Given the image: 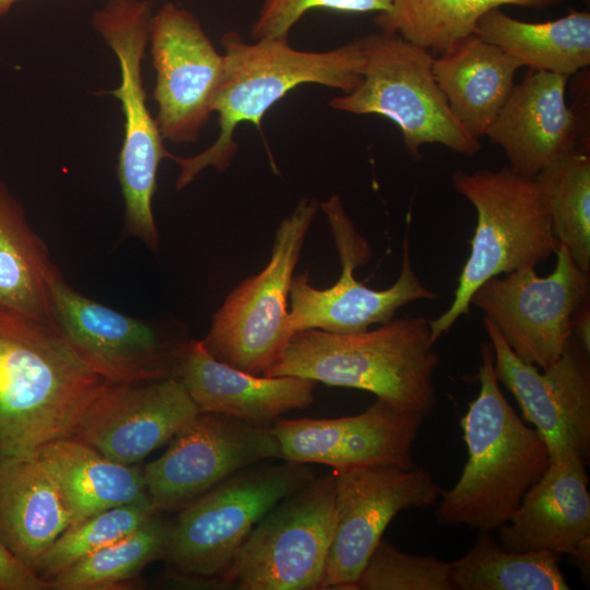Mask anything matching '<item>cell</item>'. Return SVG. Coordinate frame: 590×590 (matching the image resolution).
Returning <instances> with one entry per match:
<instances>
[{"label":"cell","instance_id":"1","mask_svg":"<svg viewBox=\"0 0 590 590\" xmlns=\"http://www.w3.org/2000/svg\"><path fill=\"white\" fill-rule=\"evenodd\" d=\"M105 382L58 331L0 310V464L73 437Z\"/></svg>","mask_w":590,"mask_h":590},{"label":"cell","instance_id":"2","mask_svg":"<svg viewBox=\"0 0 590 590\" xmlns=\"http://www.w3.org/2000/svg\"><path fill=\"white\" fill-rule=\"evenodd\" d=\"M480 390L460 424L468 461L456 484L441 488L435 519L446 527L496 531L543 475L550 455L538 430L505 398L494 373L491 343L481 347Z\"/></svg>","mask_w":590,"mask_h":590},{"label":"cell","instance_id":"3","mask_svg":"<svg viewBox=\"0 0 590 590\" xmlns=\"http://www.w3.org/2000/svg\"><path fill=\"white\" fill-rule=\"evenodd\" d=\"M223 72L213 102L219 115L220 133L202 152L179 157L168 154L179 165L176 189L191 184L205 168L226 170L238 150L235 131L241 122L261 128L264 114L293 88L320 84L353 91L362 80L364 52L361 37L326 51L293 48L288 37L245 42L238 33L226 32L221 38Z\"/></svg>","mask_w":590,"mask_h":590},{"label":"cell","instance_id":"4","mask_svg":"<svg viewBox=\"0 0 590 590\" xmlns=\"http://www.w3.org/2000/svg\"><path fill=\"white\" fill-rule=\"evenodd\" d=\"M429 320L391 319L374 330L295 332L264 376H297L370 392L399 409L429 415L437 405Z\"/></svg>","mask_w":590,"mask_h":590},{"label":"cell","instance_id":"5","mask_svg":"<svg viewBox=\"0 0 590 590\" xmlns=\"http://www.w3.org/2000/svg\"><path fill=\"white\" fill-rule=\"evenodd\" d=\"M451 184L474 206L476 226L453 299L439 317L429 320L435 343L459 317L469 314L470 299L484 282L535 268L559 247L535 178L519 175L507 166L498 170H457Z\"/></svg>","mask_w":590,"mask_h":590},{"label":"cell","instance_id":"6","mask_svg":"<svg viewBox=\"0 0 590 590\" xmlns=\"http://www.w3.org/2000/svg\"><path fill=\"white\" fill-rule=\"evenodd\" d=\"M361 40L362 80L353 91L330 101L333 109L388 118L400 129L405 149L415 161L422 158L425 144H441L465 156L482 149L480 140L451 113L435 80L430 52L384 31Z\"/></svg>","mask_w":590,"mask_h":590},{"label":"cell","instance_id":"7","mask_svg":"<svg viewBox=\"0 0 590 590\" xmlns=\"http://www.w3.org/2000/svg\"><path fill=\"white\" fill-rule=\"evenodd\" d=\"M152 16L151 0H109L93 13L91 24L115 54L120 69V84L110 94L120 102L125 117L117 164L125 202L123 234L157 252L160 239L153 198L158 165L169 152L146 106L142 75Z\"/></svg>","mask_w":590,"mask_h":590},{"label":"cell","instance_id":"8","mask_svg":"<svg viewBox=\"0 0 590 590\" xmlns=\"http://www.w3.org/2000/svg\"><path fill=\"white\" fill-rule=\"evenodd\" d=\"M314 477L308 464L286 460L233 474L181 509L164 558L184 576L220 586L255 526Z\"/></svg>","mask_w":590,"mask_h":590},{"label":"cell","instance_id":"9","mask_svg":"<svg viewBox=\"0 0 590 590\" xmlns=\"http://www.w3.org/2000/svg\"><path fill=\"white\" fill-rule=\"evenodd\" d=\"M303 198L279 224L267 266L237 285L214 314L205 349L219 361L263 375L280 358L293 335L287 298L306 234L318 211Z\"/></svg>","mask_w":590,"mask_h":590},{"label":"cell","instance_id":"10","mask_svg":"<svg viewBox=\"0 0 590 590\" xmlns=\"http://www.w3.org/2000/svg\"><path fill=\"white\" fill-rule=\"evenodd\" d=\"M335 531V474L312 479L251 530L221 578L240 590L320 589Z\"/></svg>","mask_w":590,"mask_h":590},{"label":"cell","instance_id":"11","mask_svg":"<svg viewBox=\"0 0 590 590\" xmlns=\"http://www.w3.org/2000/svg\"><path fill=\"white\" fill-rule=\"evenodd\" d=\"M328 220L341 263L338 281L328 288H316L308 273L294 275L290 290L288 324L292 333L316 329L331 333H353L371 324L393 319L404 305L438 294L427 288L414 272L410 251V217L402 245L401 270L388 288L374 290L357 281L356 267L368 262L370 247L346 214L340 196L333 194L320 204Z\"/></svg>","mask_w":590,"mask_h":590},{"label":"cell","instance_id":"12","mask_svg":"<svg viewBox=\"0 0 590 590\" xmlns=\"http://www.w3.org/2000/svg\"><path fill=\"white\" fill-rule=\"evenodd\" d=\"M547 276L526 268L484 282L470 306L484 312L522 361L542 369L555 363L573 337L571 320L590 294V273L582 271L559 244Z\"/></svg>","mask_w":590,"mask_h":590},{"label":"cell","instance_id":"13","mask_svg":"<svg viewBox=\"0 0 590 590\" xmlns=\"http://www.w3.org/2000/svg\"><path fill=\"white\" fill-rule=\"evenodd\" d=\"M335 531L320 589H356V581L398 512L438 503L441 487L418 468L367 464L333 470Z\"/></svg>","mask_w":590,"mask_h":590},{"label":"cell","instance_id":"14","mask_svg":"<svg viewBox=\"0 0 590 590\" xmlns=\"http://www.w3.org/2000/svg\"><path fill=\"white\" fill-rule=\"evenodd\" d=\"M271 459H281L271 427L200 413L143 468L145 489L157 511L181 510L233 474Z\"/></svg>","mask_w":590,"mask_h":590},{"label":"cell","instance_id":"15","mask_svg":"<svg viewBox=\"0 0 590 590\" xmlns=\"http://www.w3.org/2000/svg\"><path fill=\"white\" fill-rule=\"evenodd\" d=\"M483 324L494 351V373L515 397L522 416L546 445L550 462L574 453L590 455V362L573 335L562 356L542 373L522 361L486 317Z\"/></svg>","mask_w":590,"mask_h":590},{"label":"cell","instance_id":"16","mask_svg":"<svg viewBox=\"0 0 590 590\" xmlns=\"http://www.w3.org/2000/svg\"><path fill=\"white\" fill-rule=\"evenodd\" d=\"M149 42L156 72L153 96L160 133L175 144L192 143L213 114L223 54L199 20L172 2L153 14Z\"/></svg>","mask_w":590,"mask_h":590},{"label":"cell","instance_id":"17","mask_svg":"<svg viewBox=\"0 0 590 590\" xmlns=\"http://www.w3.org/2000/svg\"><path fill=\"white\" fill-rule=\"evenodd\" d=\"M49 287L57 331L106 381L176 377L179 343L173 345L151 323L79 293L56 266Z\"/></svg>","mask_w":590,"mask_h":590},{"label":"cell","instance_id":"18","mask_svg":"<svg viewBox=\"0 0 590 590\" xmlns=\"http://www.w3.org/2000/svg\"><path fill=\"white\" fill-rule=\"evenodd\" d=\"M200 413L177 377L106 381L73 437L116 462L134 464L170 440Z\"/></svg>","mask_w":590,"mask_h":590},{"label":"cell","instance_id":"19","mask_svg":"<svg viewBox=\"0 0 590 590\" xmlns=\"http://www.w3.org/2000/svg\"><path fill=\"white\" fill-rule=\"evenodd\" d=\"M424 418L377 399L357 415L280 420L271 428L286 461L333 470L367 464L413 469L412 448Z\"/></svg>","mask_w":590,"mask_h":590},{"label":"cell","instance_id":"20","mask_svg":"<svg viewBox=\"0 0 590 590\" xmlns=\"http://www.w3.org/2000/svg\"><path fill=\"white\" fill-rule=\"evenodd\" d=\"M567 81L530 69L489 126L485 137L503 150L515 173L534 178L559 157L589 149L579 116L566 102Z\"/></svg>","mask_w":590,"mask_h":590},{"label":"cell","instance_id":"21","mask_svg":"<svg viewBox=\"0 0 590 590\" xmlns=\"http://www.w3.org/2000/svg\"><path fill=\"white\" fill-rule=\"evenodd\" d=\"M176 377L201 413H219L268 427L314 401L317 382L297 376L252 375L216 359L202 341L179 343Z\"/></svg>","mask_w":590,"mask_h":590},{"label":"cell","instance_id":"22","mask_svg":"<svg viewBox=\"0 0 590 590\" xmlns=\"http://www.w3.org/2000/svg\"><path fill=\"white\" fill-rule=\"evenodd\" d=\"M587 462L570 453L550 462L526 492L510 519L497 529L509 551H552L570 555L590 540Z\"/></svg>","mask_w":590,"mask_h":590},{"label":"cell","instance_id":"23","mask_svg":"<svg viewBox=\"0 0 590 590\" xmlns=\"http://www.w3.org/2000/svg\"><path fill=\"white\" fill-rule=\"evenodd\" d=\"M63 495L36 456L0 464V540L34 571L70 527Z\"/></svg>","mask_w":590,"mask_h":590},{"label":"cell","instance_id":"24","mask_svg":"<svg viewBox=\"0 0 590 590\" xmlns=\"http://www.w3.org/2000/svg\"><path fill=\"white\" fill-rule=\"evenodd\" d=\"M521 67L500 47L471 34L434 58L433 72L455 118L480 140L506 103Z\"/></svg>","mask_w":590,"mask_h":590},{"label":"cell","instance_id":"25","mask_svg":"<svg viewBox=\"0 0 590 590\" xmlns=\"http://www.w3.org/2000/svg\"><path fill=\"white\" fill-rule=\"evenodd\" d=\"M37 455L63 495L70 527L148 494L143 469L116 462L75 437L50 441Z\"/></svg>","mask_w":590,"mask_h":590},{"label":"cell","instance_id":"26","mask_svg":"<svg viewBox=\"0 0 590 590\" xmlns=\"http://www.w3.org/2000/svg\"><path fill=\"white\" fill-rule=\"evenodd\" d=\"M54 268L47 246L0 182V310L57 331L49 287Z\"/></svg>","mask_w":590,"mask_h":590},{"label":"cell","instance_id":"27","mask_svg":"<svg viewBox=\"0 0 590 590\" xmlns=\"http://www.w3.org/2000/svg\"><path fill=\"white\" fill-rule=\"evenodd\" d=\"M531 70L570 76L590 64V13L571 11L554 21L531 23L500 8L485 12L475 33Z\"/></svg>","mask_w":590,"mask_h":590},{"label":"cell","instance_id":"28","mask_svg":"<svg viewBox=\"0 0 590 590\" xmlns=\"http://www.w3.org/2000/svg\"><path fill=\"white\" fill-rule=\"evenodd\" d=\"M568 0H390L386 12L377 13L379 31L396 33L427 50L442 54L474 34L480 17L503 5L543 10Z\"/></svg>","mask_w":590,"mask_h":590},{"label":"cell","instance_id":"29","mask_svg":"<svg viewBox=\"0 0 590 590\" xmlns=\"http://www.w3.org/2000/svg\"><path fill=\"white\" fill-rule=\"evenodd\" d=\"M552 551L506 550L491 532L480 531L473 546L450 562L455 590H569Z\"/></svg>","mask_w":590,"mask_h":590},{"label":"cell","instance_id":"30","mask_svg":"<svg viewBox=\"0 0 590 590\" xmlns=\"http://www.w3.org/2000/svg\"><path fill=\"white\" fill-rule=\"evenodd\" d=\"M534 178L555 237L575 263L590 273L589 149H578L559 157Z\"/></svg>","mask_w":590,"mask_h":590},{"label":"cell","instance_id":"31","mask_svg":"<svg viewBox=\"0 0 590 590\" xmlns=\"http://www.w3.org/2000/svg\"><path fill=\"white\" fill-rule=\"evenodd\" d=\"M172 524L153 516L128 536L82 558L50 579L55 590L117 589L165 557Z\"/></svg>","mask_w":590,"mask_h":590},{"label":"cell","instance_id":"32","mask_svg":"<svg viewBox=\"0 0 590 590\" xmlns=\"http://www.w3.org/2000/svg\"><path fill=\"white\" fill-rule=\"evenodd\" d=\"M156 512L146 494L71 526L40 558L36 573L50 580L82 558L128 536Z\"/></svg>","mask_w":590,"mask_h":590},{"label":"cell","instance_id":"33","mask_svg":"<svg viewBox=\"0 0 590 590\" xmlns=\"http://www.w3.org/2000/svg\"><path fill=\"white\" fill-rule=\"evenodd\" d=\"M363 590H455L450 562L406 554L381 539L356 581Z\"/></svg>","mask_w":590,"mask_h":590},{"label":"cell","instance_id":"34","mask_svg":"<svg viewBox=\"0 0 590 590\" xmlns=\"http://www.w3.org/2000/svg\"><path fill=\"white\" fill-rule=\"evenodd\" d=\"M390 0H264L250 31L253 40L288 37L291 28L312 9L343 13L386 12Z\"/></svg>","mask_w":590,"mask_h":590},{"label":"cell","instance_id":"35","mask_svg":"<svg viewBox=\"0 0 590 590\" xmlns=\"http://www.w3.org/2000/svg\"><path fill=\"white\" fill-rule=\"evenodd\" d=\"M48 589L50 580L34 571L0 540V590Z\"/></svg>","mask_w":590,"mask_h":590},{"label":"cell","instance_id":"36","mask_svg":"<svg viewBox=\"0 0 590 590\" xmlns=\"http://www.w3.org/2000/svg\"><path fill=\"white\" fill-rule=\"evenodd\" d=\"M573 335L587 353L590 354V306L583 303L574 314L571 320Z\"/></svg>","mask_w":590,"mask_h":590},{"label":"cell","instance_id":"37","mask_svg":"<svg viewBox=\"0 0 590 590\" xmlns=\"http://www.w3.org/2000/svg\"><path fill=\"white\" fill-rule=\"evenodd\" d=\"M569 556L574 558L573 560L580 570L581 575L589 578L590 540L579 545Z\"/></svg>","mask_w":590,"mask_h":590},{"label":"cell","instance_id":"38","mask_svg":"<svg viewBox=\"0 0 590 590\" xmlns=\"http://www.w3.org/2000/svg\"><path fill=\"white\" fill-rule=\"evenodd\" d=\"M17 1L20 0H0V17L5 15Z\"/></svg>","mask_w":590,"mask_h":590}]
</instances>
